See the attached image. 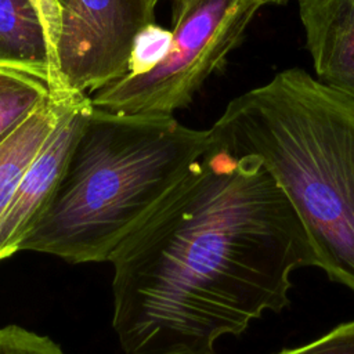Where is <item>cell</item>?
<instances>
[{
	"label": "cell",
	"mask_w": 354,
	"mask_h": 354,
	"mask_svg": "<svg viewBox=\"0 0 354 354\" xmlns=\"http://www.w3.org/2000/svg\"><path fill=\"white\" fill-rule=\"evenodd\" d=\"M112 326L124 354H214L289 304L318 267L289 198L253 155L207 149L113 253Z\"/></svg>",
	"instance_id": "cell-1"
},
{
	"label": "cell",
	"mask_w": 354,
	"mask_h": 354,
	"mask_svg": "<svg viewBox=\"0 0 354 354\" xmlns=\"http://www.w3.org/2000/svg\"><path fill=\"white\" fill-rule=\"evenodd\" d=\"M209 130L230 152L267 167L318 267L354 292V100L290 68L232 98Z\"/></svg>",
	"instance_id": "cell-2"
},
{
	"label": "cell",
	"mask_w": 354,
	"mask_h": 354,
	"mask_svg": "<svg viewBox=\"0 0 354 354\" xmlns=\"http://www.w3.org/2000/svg\"><path fill=\"white\" fill-rule=\"evenodd\" d=\"M209 141V129L184 126L173 116L93 105L66 173L22 250L71 264L111 261Z\"/></svg>",
	"instance_id": "cell-3"
},
{
	"label": "cell",
	"mask_w": 354,
	"mask_h": 354,
	"mask_svg": "<svg viewBox=\"0 0 354 354\" xmlns=\"http://www.w3.org/2000/svg\"><path fill=\"white\" fill-rule=\"evenodd\" d=\"M173 43L153 71L124 76L91 97L111 112L173 116L187 108L205 82L221 71L241 44L263 0H170Z\"/></svg>",
	"instance_id": "cell-4"
},
{
	"label": "cell",
	"mask_w": 354,
	"mask_h": 354,
	"mask_svg": "<svg viewBox=\"0 0 354 354\" xmlns=\"http://www.w3.org/2000/svg\"><path fill=\"white\" fill-rule=\"evenodd\" d=\"M152 0H68L55 66L72 91L95 93L124 77L136 36L153 21Z\"/></svg>",
	"instance_id": "cell-5"
},
{
	"label": "cell",
	"mask_w": 354,
	"mask_h": 354,
	"mask_svg": "<svg viewBox=\"0 0 354 354\" xmlns=\"http://www.w3.org/2000/svg\"><path fill=\"white\" fill-rule=\"evenodd\" d=\"M91 109V97L84 93L77 94L24 173L0 221V261L22 252L24 242L66 173Z\"/></svg>",
	"instance_id": "cell-6"
},
{
	"label": "cell",
	"mask_w": 354,
	"mask_h": 354,
	"mask_svg": "<svg viewBox=\"0 0 354 354\" xmlns=\"http://www.w3.org/2000/svg\"><path fill=\"white\" fill-rule=\"evenodd\" d=\"M317 79L354 100V0H296Z\"/></svg>",
	"instance_id": "cell-7"
},
{
	"label": "cell",
	"mask_w": 354,
	"mask_h": 354,
	"mask_svg": "<svg viewBox=\"0 0 354 354\" xmlns=\"http://www.w3.org/2000/svg\"><path fill=\"white\" fill-rule=\"evenodd\" d=\"M77 94L65 84L53 86L48 97L0 144V221L24 173Z\"/></svg>",
	"instance_id": "cell-8"
},
{
	"label": "cell",
	"mask_w": 354,
	"mask_h": 354,
	"mask_svg": "<svg viewBox=\"0 0 354 354\" xmlns=\"http://www.w3.org/2000/svg\"><path fill=\"white\" fill-rule=\"evenodd\" d=\"M0 64L61 79L53 69L44 28L30 0H0Z\"/></svg>",
	"instance_id": "cell-9"
},
{
	"label": "cell",
	"mask_w": 354,
	"mask_h": 354,
	"mask_svg": "<svg viewBox=\"0 0 354 354\" xmlns=\"http://www.w3.org/2000/svg\"><path fill=\"white\" fill-rule=\"evenodd\" d=\"M61 79L14 65L0 64V144L48 97Z\"/></svg>",
	"instance_id": "cell-10"
},
{
	"label": "cell",
	"mask_w": 354,
	"mask_h": 354,
	"mask_svg": "<svg viewBox=\"0 0 354 354\" xmlns=\"http://www.w3.org/2000/svg\"><path fill=\"white\" fill-rule=\"evenodd\" d=\"M173 43V30L155 22L148 24L136 36L126 76H141L160 65L169 55Z\"/></svg>",
	"instance_id": "cell-11"
},
{
	"label": "cell",
	"mask_w": 354,
	"mask_h": 354,
	"mask_svg": "<svg viewBox=\"0 0 354 354\" xmlns=\"http://www.w3.org/2000/svg\"><path fill=\"white\" fill-rule=\"evenodd\" d=\"M0 354H65L48 336L28 330L19 325L0 328Z\"/></svg>",
	"instance_id": "cell-12"
},
{
	"label": "cell",
	"mask_w": 354,
	"mask_h": 354,
	"mask_svg": "<svg viewBox=\"0 0 354 354\" xmlns=\"http://www.w3.org/2000/svg\"><path fill=\"white\" fill-rule=\"evenodd\" d=\"M277 354H354V319L337 325L310 343Z\"/></svg>",
	"instance_id": "cell-13"
},
{
	"label": "cell",
	"mask_w": 354,
	"mask_h": 354,
	"mask_svg": "<svg viewBox=\"0 0 354 354\" xmlns=\"http://www.w3.org/2000/svg\"><path fill=\"white\" fill-rule=\"evenodd\" d=\"M33 6L36 7L40 21L44 28L50 57H51V65L53 69L57 72L55 66V50H57V41L59 36V28H61V12L62 7L57 0H30Z\"/></svg>",
	"instance_id": "cell-14"
},
{
	"label": "cell",
	"mask_w": 354,
	"mask_h": 354,
	"mask_svg": "<svg viewBox=\"0 0 354 354\" xmlns=\"http://www.w3.org/2000/svg\"><path fill=\"white\" fill-rule=\"evenodd\" d=\"M159 0H152V3L156 6V3H158ZM286 0H263V3H264V6H267V4H283Z\"/></svg>",
	"instance_id": "cell-15"
},
{
	"label": "cell",
	"mask_w": 354,
	"mask_h": 354,
	"mask_svg": "<svg viewBox=\"0 0 354 354\" xmlns=\"http://www.w3.org/2000/svg\"><path fill=\"white\" fill-rule=\"evenodd\" d=\"M57 1L61 4V7H64L68 3V0H57Z\"/></svg>",
	"instance_id": "cell-16"
}]
</instances>
